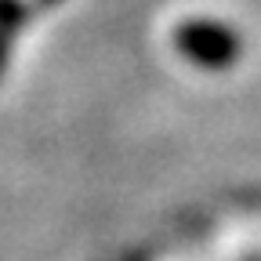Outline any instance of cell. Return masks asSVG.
Segmentation results:
<instances>
[{"instance_id":"6da1fadb","label":"cell","mask_w":261,"mask_h":261,"mask_svg":"<svg viewBox=\"0 0 261 261\" xmlns=\"http://www.w3.org/2000/svg\"><path fill=\"white\" fill-rule=\"evenodd\" d=\"M181 47H185L196 62L221 65V62H228V55L236 51V40L228 37L221 25H185V33H181Z\"/></svg>"}]
</instances>
